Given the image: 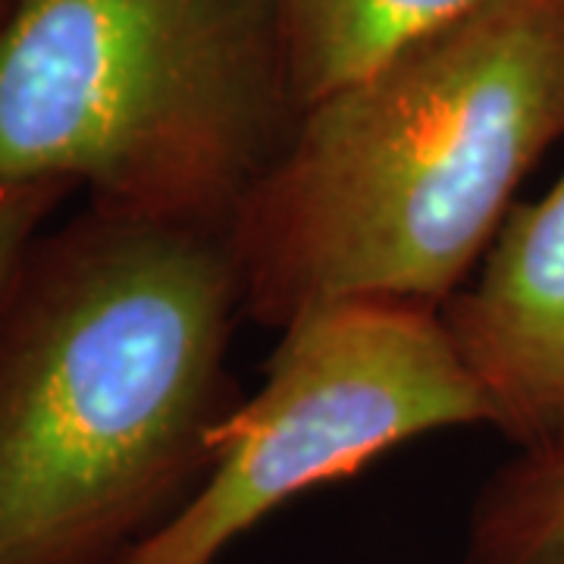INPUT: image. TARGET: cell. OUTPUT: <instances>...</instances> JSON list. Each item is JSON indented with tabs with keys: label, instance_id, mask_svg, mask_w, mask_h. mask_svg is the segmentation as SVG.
Listing matches in <instances>:
<instances>
[{
	"label": "cell",
	"instance_id": "8992f818",
	"mask_svg": "<svg viewBox=\"0 0 564 564\" xmlns=\"http://www.w3.org/2000/svg\"><path fill=\"white\" fill-rule=\"evenodd\" d=\"M299 110L486 0H267Z\"/></svg>",
	"mask_w": 564,
	"mask_h": 564
},
{
	"label": "cell",
	"instance_id": "6da1fadb",
	"mask_svg": "<svg viewBox=\"0 0 564 564\" xmlns=\"http://www.w3.org/2000/svg\"><path fill=\"white\" fill-rule=\"evenodd\" d=\"M223 232L91 204L0 295V564H117L207 477L242 402Z\"/></svg>",
	"mask_w": 564,
	"mask_h": 564
},
{
	"label": "cell",
	"instance_id": "5b68a950",
	"mask_svg": "<svg viewBox=\"0 0 564 564\" xmlns=\"http://www.w3.org/2000/svg\"><path fill=\"white\" fill-rule=\"evenodd\" d=\"M440 317L492 430L518 448L564 433V173L543 198L514 202Z\"/></svg>",
	"mask_w": 564,
	"mask_h": 564
},
{
	"label": "cell",
	"instance_id": "277c9868",
	"mask_svg": "<svg viewBox=\"0 0 564 564\" xmlns=\"http://www.w3.org/2000/svg\"><path fill=\"white\" fill-rule=\"evenodd\" d=\"M452 426H489V411L440 307H314L280 329L261 389L226 417L192 499L117 564H217L282 505Z\"/></svg>",
	"mask_w": 564,
	"mask_h": 564
},
{
	"label": "cell",
	"instance_id": "9c48e42d",
	"mask_svg": "<svg viewBox=\"0 0 564 564\" xmlns=\"http://www.w3.org/2000/svg\"><path fill=\"white\" fill-rule=\"evenodd\" d=\"M10 3H13V0H0V22H3V17H7V10H10Z\"/></svg>",
	"mask_w": 564,
	"mask_h": 564
},
{
	"label": "cell",
	"instance_id": "ba28073f",
	"mask_svg": "<svg viewBox=\"0 0 564 564\" xmlns=\"http://www.w3.org/2000/svg\"><path fill=\"white\" fill-rule=\"evenodd\" d=\"M73 192L76 185L69 182H35L0 192V295L13 280L29 245L39 239L44 223Z\"/></svg>",
	"mask_w": 564,
	"mask_h": 564
},
{
	"label": "cell",
	"instance_id": "52a82bcc",
	"mask_svg": "<svg viewBox=\"0 0 564 564\" xmlns=\"http://www.w3.org/2000/svg\"><path fill=\"white\" fill-rule=\"evenodd\" d=\"M464 564H564V433L518 448L480 486Z\"/></svg>",
	"mask_w": 564,
	"mask_h": 564
},
{
	"label": "cell",
	"instance_id": "7a4b0ae2",
	"mask_svg": "<svg viewBox=\"0 0 564 564\" xmlns=\"http://www.w3.org/2000/svg\"><path fill=\"white\" fill-rule=\"evenodd\" d=\"M564 139V0H486L299 110L226 229L245 321L443 307Z\"/></svg>",
	"mask_w": 564,
	"mask_h": 564
},
{
	"label": "cell",
	"instance_id": "3957f363",
	"mask_svg": "<svg viewBox=\"0 0 564 564\" xmlns=\"http://www.w3.org/2000/svg\"><path fill=\"white\" fill-rule=\"evenodd\" d=\"M299 117L267 0H13L0 22V192L223 232Z\"/></svg>",
	"mask_w": 564,
	"mask_h": 564
}]
</instances>
